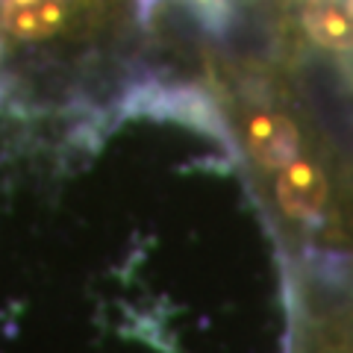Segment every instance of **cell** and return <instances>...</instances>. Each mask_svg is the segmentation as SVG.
I'll list each match as a JSON object with an SVG mask.
<instances>
[{
  "label": "cell",
  "mask_w": 353,
  "mask_h": 353,
  "mask_svg": "<svg viewBox=\"0 0 353 353\" xmlns=\"http://www.w3.org/2000/svg\"><path fill=\"white\" fill-rule=\"evenodd\" d=\"M321 336H324L327 341H333L336 350L353 353V315L347 318V321H341V315H336V321L327 324Z\"/></svg>",
  "instance_id": "obj_3"
},
{
  "label": "cell",
  "mask_w": 353,
  "mask_h": 353,
  "mask_svg": "<svg viewBox=\"0 0 353 353\" xmlns=\"http://www.w3.org/2000/svg\"><path fill=\"white\" fill-rule=\"evenodd\" d=\"M124 0H0V48L65 53L101 41L124 21Z\"/></svg>",
  "instance_id": "obj_1"
},
{
  "label": "cell",
  "mask_w": 353,
  "mask_h": 353,
  "mask_svg": "<svg viewBox=\"0 0 353 353\" xmlns=\"http://www.w3.org/2000/svg\"><path fill=\"white\" fill-rule=\"evenodd\" d=\"M274 6L283 48L353 71V0H274Z\"/></svg>",
  "instance_id": "obj_2"
}]
</instances>
